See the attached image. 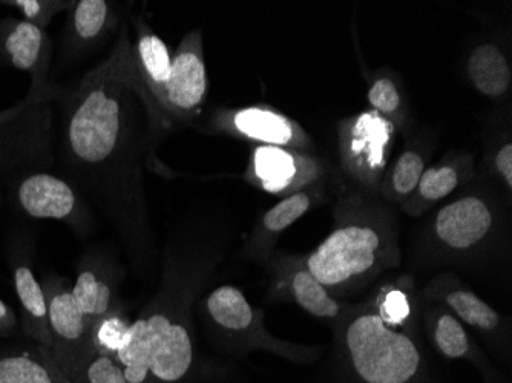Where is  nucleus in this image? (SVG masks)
Returning <instances> with one entry per match:
<instances>
[{
  "instance_id": "obj_1",
  "label": "nucleus",
  "mask_w": 512,
  "mask_h": 383,
  "mask_svg": "<svg viewBox=\"0 0 512 383\" xmlns=\"http://www.w3.org/2000/svg\"><path fill=\"white\" fill-rule=\"evenodd\" d=\"M169 128L135 79L123 30L111 56L77 86L63 112L62 154L73 180L103 207L132 249L149 241L143 158Z\"/></svg>"
},
{
  "instance_id": "obj_2",
  "label": "nucleus",
  "mask_w": 512,
  "mask_h": 383,
  "mask_svg": "<svg viewBox=\"0 0 512 383\" xmlns=\"http://www.w3.org/2000/svg\"><path fill=\"white\" fill-rule=\"evenodd\" d=\"M301 258L335 298L358 295L401 264L393 213L375 200L345 198L336 207L332 232Z\"/></svg>"
},
{
  "instance_id": "obj_3",
  "label": "nucleus",
  "mask_w": 512,
  "mask_h": 383,
  "mask_svg": "<svg viewBox=\"0 0 512 383\" xmlns=\"http://www.w3.org/2000/svg\"><path fill=\"white\" fill-rule=\"evenodd\" d=\"M214 266L209 256L169 253L157 296L138 316L151 345L154 383H188L194 376L192 304Z\"/></svg>"
},
{
  "instance_id": "obj_4",
  "label": "nucleus",
  "mask_w": 512,
  "mask_h": 383,
  "mask_svg": "<svg viewBox=\"0 0 512 383\" xmlns=\"http://www.w3.org/2000/svg\"><path fill=\"white\" fill-rule=\"evenodd\" d=\"M204 316L212 339L221 350L238 356L264 351L296 365L319 361L324 347L293 344L273 336L264 327V313L253 307L235 285H221L203 302Z\"/></svg>"
},
{
  "instance_id": "obj_5",
  "label": "nucleus",
  "mask_w": 512,
  "mask_h": 383,
  "mask_svg": "<svg viewBox=\"0 0 512 383\" xmlns=\"http://www.w3.org/2000/svg\"><path fill=\"white\" fill-rule=\"evenodd\" d=\"M394 138L396 126L371 109L342 120L338 149L345 174L368 192H379L393 154Z\"/></svg>"
},
{
  "instance_id": "obj_6",
  "label": "nucleus",
  "mask_w": 512,
  "mask_h": 383,
  "mask_svg": "<svg viewBox=\"0 0 512 383\" xmlns=\"http://www.w3.org/2000/svg\"><path fill=\"white\" fill-rule=\"evenodd\" d=\"M43 292L48 304L51 356L65 383H74L89 357L94 354L92 324L77 307L73 284L68 278L51 273L43 276Z\"/></svg>"
},
{
  "instance_id": "obj_7",
  "label": "nucleus",
  "mask_w": 512,
  "mask_h": 383,
  "mask_svg": "<svg viewBox=\"0 0 512 383\" xmlns=\"http://www.w3.org/2000/svg\"><path fill=\"white\" fill-rule=\"evenodd\" d=\"M425 301L442 305L465 327H470L493 348L500 362L511 364V327L496 308L483 301L454 273H442L425 287Z\"/></svg>"
},
{
  "instance_id": "obj_8",
  "label": "nucleus",
  "mask_w": 512,
  "mask_h": 383,
  "mask_svg": "<svg viewBox=\"0 0 512 383\" xmlns=\"http://www.w3.org/2000/svg\"><path fill=\"white\" fill-rule=\"evenodd\" d=\"M496 227V210L490 201L465 195L437 210L430 224L431 243L442 255H473L490 243Z\"/></svg>"
},
{
  "instance_id": "obj_9",
  "label": "nucleus",
  "mask_w": 512,
  "mask_h": 383,
  "mask_svg": "<svg viewBox=\"0 0 512 383\" xmlns=\"http://www.w3.org/2000/svg\"><path fill=\"white\" fill-rule=\"evenodd\" d=\"M266 264L270 273V301L293 302L313 318L329 322L333 328L352 307L325 289L306 269L301 256L273 253Z\"/></svg>"
},
{
  "instance_id": "obj_10",
  "label": "nucleus",
  "mask_w": 512,
  "mask_h": 383,
  "mask_svg": "<svg viewBox=\"0 0 512 383\" xmlns=\"http://www.w3.org/2000/svg\"><path fill=\"white\" fill-rule=\"evenodd\" d=\"M209 91L201 31H191L172 54L171 76L166 83L161 115L168 126L188 122L197 115Z\"/></svg>"
},
{
  "instance_id": "obj_11",
  "label": "nucleus",
  "mask_w": 512,
  "mask_h": 383,
  "mask_svg": "<svg viewBox=\"0 0 512 383\" xmlns=\"http://www.w3.org/2000/svg\"><path fill=\"white\" fill-rule=\"evenodd\" d=\"M211 129L258 145L301 152L310 146L309 135L295 120L266 105L221 109L212 118Z\"/></svg>"
},
{
  "instance_id": "obj_12",
  "label": "nucleus",
  "mask_w": 512,
  "mask_h": 383,
  "mask_svg": "<svg viewBox=\"0 0 512 383\" xmlns=\"http://www.w3.org/2000/svg\"><path fill=\"white\" fill-rule=\"evenodd\" d=\"M244 177L267 194L284 198L312 186L321 177V166L307 152L258 145Z\"/></svg>"
},
{
  "instance_id": "obj_13",
  "label": "nucleus",
  "mask_w": 512,
  "mask_h": 383,
  "mask_svg": "<svg viewBox=\"0 0 512 383\" xmlns=\"http://www.w3.org/2000/svg\"><path fill=\"white\" fill-rule=\"evenodd\" d=\"M0 57L13 68L30 74L33 83L25 103H39L45 97L50 73L51 39L46 31L14 17L2 20Z\"/></svg>"
},
{
  "instance_id": "obj_14",
  "label": "nucleus",
  "mask_w": 512,
  "mask_h": 383,
  "mask_svg": "<svg viewBox=\"0 0 512 383\" xmlns=\"http://www.w3.org/2000/svg\"><path fill=\"white\" fill-rule=\"evenodd\" d=\"M17 204L36 220H57L86 229V210L77 190L68 181L46 172H34L20 180Z\"/></svg>"
},
{
  "instance_id": "obj_15",
  "label": "nucleus",
  "mask_w": 512,
  "mask_h": 383,
  "mask_svg": "<svg viewBox=\"0 0 512 383\" xmlns=\"http://www.w3.org/2000/svg\"><path fill=\"white\" fill-rule=\"evenodd\" d=\"M422 324L428 341L440 357L447 361L470 362L482 374L483 383H511L491 364L467 327L447 308L428 305L422 313Z\"/></svg>"
},
{
  "instance_id": "obj_16",
  "label": "nucleus",
  "mask_w": 512,
  "mask_h": 383,
  "mask_svg": "<svg viewBox=\"0 0 512 383\" xmlns=\"http://www.w3.org/2000/svg\"><path fill=\"white\" fill-rule=\"evenodd\" d=\"M120 275L114 264L99 253H88L77 266L73 296L85 318L96 324L111 311L123 308L119 298Z\"/></svg>"
},
{
  "instance_id": "obj_17",
  "label": "nucleus",
  "mask_w": 512,
  "mask_h": 383,
  "mask_svg": "<svg viewBox=\"0 0 512 383\" xmlns=\"http://www.w3.org/2000/svg\"><path fill=\"white\" fill-rule=\"evenodd\" d=\"M134 25L135 40L131 42L132 69L135 79L161 115L166 83L171 76L172 53L165 40L157 36L142 17L134 19Z\"/></svg>"
},
{
  "instance_id": "obj_18",
  "label": "nucleus",
  "mask_w": 512,
  "mask_h": 383,
  "mask_svg": "<svg viewBox=\"0 0 512 383\" xmlns=\"http://www.w3.org/2000/svg\"><path fill=\"white\" fill-rule=\"evenodd\" d=\"M319 195L315 189H302L270 207L261 215L253 227L244 246L247 258L267 262L273 255L276 243L290 226L301 220L318 204Z\"/></svg>"
},
{
  "instance_id": "obj_19",
  "label": "nucleus",
  "mask_w": 512,
  "mask_h": 383,
  "mask_svg": "<svg viewBox=\"0 0 512 383\" xmlns=\"http://www.w3.org/2000/svg\"><path fill=\"white\" fill-rule=\"evenodd\" d=\"M119 16L108 0H74L69 5L66 37L73 51L88 50L102 42Z\"/></svg>"
},
{
  "instance_id": "obj_20",
  "label": "nucleus",
  "mask_w": 512,
  "mask_h": 383,
  "mask_svg": "<svg viewBox=\"0 0 512 383\" xmlns=\"http://www.w3.org/2000/svg\"><path fill=\"white\" fill-rule=\"evenodd\" d=\"M0 383H65L51 351L42 345L0 347Z\"/></svg>"
},
{
  "instance_id": "obj_21",
  "label": "nucleus",
  "mask_w": 512,
  "mask_h": 383,
  "mask_svg": "<svg viewBox=\"0 0 512 383\" xmlns=\"http://www.w3.org/2000/svg\"><path fill=\"white\" fill-rule=\"evenodd\" d=\"M14 290L19 299L22 328L34 344L51 350L48 304L42 284L37 281L27 261L17 262L13 272Z\"/></svg>"
},
{
  "instance_id": "obj_22",
  "label": "nucleus",
  "mask_w": 512,
  "mask_h": 383,
  "mask_svg": "<svg viewBox=\"0 0 512 383\" xmlns=\"http://www.w3.org/2000/svg\"><path fill=\"white\" fill-rule=\"evenodd\" d=\"M468 79L476 91L490 99H500L512 82L511 65L494 43L476 46L467 62Z\"/></svg>"
},
{
  "instance_id": "obj_23",
  "label": "nucleus",
  "mask_w": 512,
  "mask_h": 383,
  "mask_svg": "<svg viewBox=\"0 0 512 383\" xmlns=\"http://www.w3.org/2000/svg\"><path fill=\"white\" fill-rule=\"evenodd\" d=\"M463 172L459 164L447 163L428 167L422 174L414 194L402 206L405 213L411 217H419L427 212L428 207L453 194L462 183Z\"/></svg>"
},
{
  "instance_id": "obj_24",
  "label": "nucleus",
  "mask_w": 512,
  "mask_h": 383,
  "mask_svg": "<svg viewBox=\"0 0 512 383\" xmlns=\"http://www.w3.org/2000/svg\"><path fill=\"white\" fill-rule=\"evenodd\" d=\"M114 359L122 367L126 382L154 383L151 345L145 325L140 319L132 321L128 336Z\"/></svg>"
},
{
  "instance_id": "obj_25",
  "label": "nucleus",
  "mask_w": 512,
  "mask_h": 383,
  "mask_svg": "<svg viewBox=\"0 0 512 383\" xmlns=\"http://www.w3.org/2000/svg\"><path fill=\"white\" fill-rule=\"evenodd\" d=\"M425 169L427 167H425L424 155L414 149H408L394 161L390 171L385 172L379 192L390 203L404 206L408 198L414 194Z\"/></svg>"
},
{
  "instance_id": "obj_26",
  "label": "nucleus",
  "mask_w": 512,
  "mask_h": 383,
  "mask_svg": "<svg viewBox=\"0 0 512 383\" xmlns=\"http://www.w3.org/2000/svg\"><path fill=\"white\" fill-rule=\"evenodd\" d=\"M371 111L393 123L396 129L405 125V105L398 85L390 77H378L367 92Z\"/></svg>"
},
{
  "instance_id": "obj_27",
  "label": "nucleus",
  "mask_w": 512,
  "mask_h": 383,
  "mask_svg": "<svg viewBox=\"0 0 512 383\" xmlns=\"http://www.w3.org/2000/svg\"><path fill=\"white\" fill-rule=\"evenodd\" d=\"M132 321L123 308L111 311L92 325V345L97 353L115 357L122 348Z\"/></svg>"
},
{
  "instance_id": "obj_28",
  "label": "nucleus",
  "mask_w": 512,
  "mask_h": 383,
  "mask_svg": "<svg viewBox=\"0 0 512 383\" xmlns=\"http://www.w3.org/2000/svg\"><path fill=\"white\" fill-rule=\"evenodd\" d=\"M0 5L14 8L19 11L22 20L40 30H45L57 14L69 10L71 2H66V0H5V2H0Z\"/></svg>"
},
{
  "instance_id": "obj_29",
  "label": "nucleus",
  "mask_w": 512,
  "mask_h": 383,
  "mask_svg": "<svg viewBox=\"0 0 512 383\" xmlns=\"http://www.w3.org/2000/svg\"><path fill=\"white\" fill-rule=\"evenodd\" d=\"M74 383H128L122 367L117 364L114 357L94 351Z\"/></svg>"
},
{
  "instance_id": "obj_30",
  "label": "nucleus",
  "mask_w": 512,
  "mask_h": 383,
  "mask_svg": "<svg viewBox=\"0 0 512 383\" xmlns=\"http://www.w3.org/2000/svg\"><path fill=\"white\" fill-rule=\"evenodd\" d=\"M494 166H496L497 174L505 181L506 187H512V143L506 141L505 145L497 151L494 157Z\"/></svg>"
},
{
  "instance_id": "obj_31",
  "label": "nucleus",
  "mask_w": 512,
  "mask_h": 383,
  "mask_svg": "<svg viewBox=\"0 0 512 383\" xmlns=\"http://www.w3.org/2000/svg\"><path fill=\"white\" fill-rule=\"evenodd\" d=\"M17 325L16 311L0 298V338H10L11 334L16 333Z\"/></svg>"
},
{
  "instance_id": "obj_32",
  "label": "nucleus",
  "mask_w": 512,
  "mask_h": 383,
  "mask_svg": "<svg viewBox=\"0 0 512 383\" xmlns=\"http://www.w3.org/2000/svg\"><path fill=\"white\" fill-rule=\"evenodd\" d=\"M2 120H4V114L0 115V125H2Z\"/></svg>"
}]
</instances>
